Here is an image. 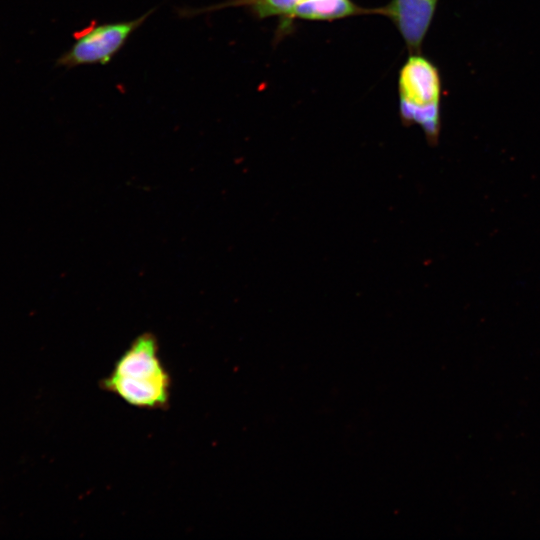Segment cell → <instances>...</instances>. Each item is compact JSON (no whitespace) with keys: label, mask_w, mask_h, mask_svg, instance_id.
<instances>
[{"label":"cell","mask_w":540,"mask_h":540,"mask_svg":"<svg viewBox=\"0 0 540 540\" xmlns=\"http://www.w3.org/2000/svg\"><path fill=\"white\" fill-rule=\"evenodd\" d=\"M100 385L130 406L165 409L170 400L171 377L160 358L156 337L148 332L137 336Z\"/></svg>","instance_id":"cell-1"},{"label":"cell","mask_w":540,"mask_h":540,"mask_svg":"<svg viewBox=\"0 0 540 540\" xmlns=\"http://www.w3.org/2000/svg\"><path fill=\"white\" fill-rule=\"evenodd\" d=\"M399 112L404 125H418L435 145L440 134L441 80L437 68L411 53L398 78Z\"/></svg>","instance_id":"cell-2"},{"label":"cell","mask_w":540,"mask_h":540,"mask_svg":"<svg viewBox=\"0 0 540 540\" xmlns=\"http://www.w3.org/2000/svg\"><path fill=\"white\" fill-rule=\"evenodd\" d=\"M153 11L154 9L129 21L101 24L91 22L88 27L74 34L75 42L58 59V64L67 68L108 64Z\"/></svg>","instance_id":"cell-3"},{"label":"cell","mask_w":540,"mask_h":540,"mask_svg":"<svg viewBox=\"0 0 540 540\" xmlns=\"http://www.w3.org/2000/svg\"><path fill=\"white\" fill-rule=\"evenodd\" d=\"M227 7H244L254 17L278 16L282 20H336L363 13L351 0H227L205 8L182 11L186 16L212 12Z\"/></svg>","instance_id":"cell-4"},{"label":"cell","mask_w":540,"mask_h":540,"mask_svg":"<svg viewBox=\"0 0 540 540\" xmlns=\"http://www.w3.org/2000/svg\"><path fill=\"white\" fill-rule=\"evenodd\" d=\"M438 0H391L374 10L388 17L411 53H418L433 19Z\"/></svg>","instance_id":"cell-5"}]
</instances>
